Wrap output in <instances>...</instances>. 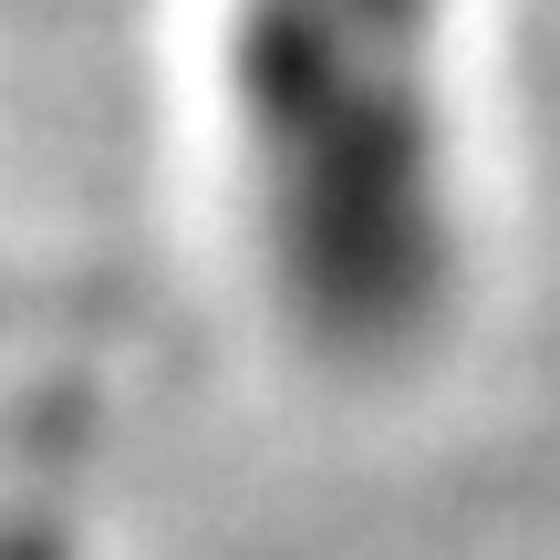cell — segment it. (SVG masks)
<instances>
[{
	"instance_id": "obj_1",
	"label": "cell",
	"mask_w": 560,
	"mask_h": 560,
	"mask_svg": "<svg viewBox=\"0 0 560 560\" xmlns=\"http://www.w3.org/2000/svg\"><path fill=\"white\" fill-rule=\"evenodd\" d=\"M457 0H219V136L270 312L395 363L457 291Z\"/></svg>"
}]
</instances>
